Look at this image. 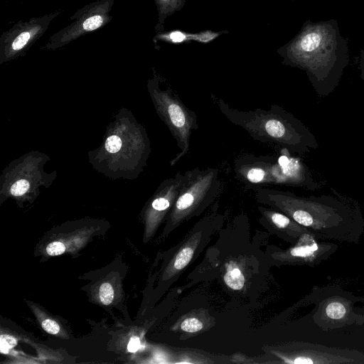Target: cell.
I'll use <instances>...</instances> for the list:
<instances>
[{"instance_id": "9", "label": "cell", "mask_w": 364, "mask_h": 364, "mask_svg": "<svg viewBox=\"0 0 364 364\" xmlns=\"http://www.w3.org/2000/svg\"><path fill=\"white\" fill-rule=\"evenodd\" d=\"M42 157L27 154L13 161L4 175V188L14 197L26 196L36 188L44 184L42 181Z\"/></svg>"}, {"instance_id": "23", "label": "cell", "mask_w": 364, "mask_h": 364, "mask_svg": "<svg viewBox=\"0 0 364 364\" xmlns=\"http://www.w3.org/2000/svg\"><path fill=\"white\" fill-rule=\"evenodd\" d=\"M65 246L60 242H53L46 247L47 254L50 256L59 255L65 252Z\"/></svg>"}, {"instance_id": "11", "label": "cell", "mask_w": 364, "mask_h": 364, "mask_svg": "<svg viewBox=\"0 0 364 364\" xmlns=\"http://www.w3.org/2000/svg\"><path fill=\"white\" fill-rule=\"evenodd\" d=\"M274 184L305 187L309 189L318 188L308 168L299 159L281 156L275 160L273 166Z\"/></svg>"}, {"instance_id": "18", "label": "cell", "mask_w": 364, "mask_h": 364, "mask_svg": "<svg viewBox=\"0 0 364 364\" xmlns=\"http://www.w3.org/2000/svg\"><path fill=\"white\" fill-rule=\"evenodd\" d=\"M225 284L234 290L241 289L245 284V278L240 269H233L228 271L224 276Z\"/></svg>"}, {"instance_id": "15", "label": "cell", "mask_w": 364, "mask_h": 364, "mask_svg": "<svg viewBox=\"0 0 364 364\" xmlns=\"http://www.w3.org/2000/svg\"><path fill=\"white\" fill-rule=\"evenodd\" d=\"M321 316H324L325 321H333L334 324L336 322L341 324L342 321H348L351 310L347 301L333 297L324 301V305L321 309Z\"/></svg>"}, {"instance_id": "24", "label": "cell", "mask_w": 364, "mask_h": 364, "mask_svg": "<svg viewBox=\"0 0 364 364\" xmlns=\"http://www.w3.org/2000/svg\"><path fill=\"white\" fill-rule=\"evenodd\" d=\"M1 350L5 348L6 351L8 350L9 348H13L16 345V340L11 336H1Z\"/></svg>"}, {"instance_id": "6", "label": "cell", "mask_w": 364, "mask_h": 364, "mask_svg": "<svg viewBox=\"0 0 364 364\" xmlns=\"http://www.w3.org/2000/svg\"><path fill=\"white\" fill-rule=\"evenodd\" d=\"M114 2V0H97L79 9L70 17V20L73 21L52 35L41 49L55 50L88 33L105 26L112 19L109 13Z\"/></svg>"}, {"instance_id": "10", "label": "cell", "mask_w": 364, "mask_h": 364, "mask_svg": "<svg viewBox=\"0 0 364 364\" xmlns=\"http://www.w3.org/2000/svg\"><path fill=\"white\" fill-rule=\"evenodd\" d=\"M275 159L269 156L244 155L235 161V178L247 189L274 185Z\"/></svg>"}, {"instance_id": "19", "label": "cell", "mask_w": 364, "mask_h": 364, "mask_svg": "<svg viewBox=\"0 0 364 364\" xmlns=\"http://www.w3.org/2000/svg\"><path fill=\"white\" fill-rule=\"evenodd\" d=\"M37 316L44 331L52 335L64 337L60 326L55 321L48 317H43L39 313Z\"/></svg>"}, {"instance_id": "8", "label": "cell", "mask_w": 364, "mask_h": 364, "mask_svg": "<svg viewBox=\"0 0 364 364\" xmlns=\"http://www.w3.org/2000/svg\"><path fill=\"white\" fill-rule=\"evenodd\" d=\"M338 245L318 240L311 232L304 233L289 248L273 254L274 259L285 264L316 266L336 252Z\"/></svg>"}, {"instance_id": "21", "label": "cell", "mask_w": 364, "mask_h": 364, "mask_svg": "<svg viewBox=\"0 0 364 364\" xmlns=\"http://www.w3.org/2000/svg\"><path fill=\"white\" fill-rule=\"evenodd\" d=\"M203 328V323L196 317H189L181 323L182 331L188 333L198 332Z\"/></svg>"}, {"instance_id": "22", "label": "cell", "mask_w": 364, "mask_h": 364, "mask_svg": "<svg viewBox=\"0 0 364 364\" xmlns=\"http://www.w3.org/2000/svg\"><path fill=\"white\" fill-rule=\"evenodd\" d=\"M99 297L100 301L105 304H109L114 299V289L108 282H104L99 289Z\"/></svg>"}, {"instance_id": "14", "label": "cell", "mask_w": 364, "mask_h": 364, "mask_svg": "<svg viewBox=\"0 0 364 364\" xmlns=\"http://www.w3.org/2000/svg\"><path fill=\"white\" fill-rule=\"evenodd\" d=\"M228 33V31L214 32L212 31H203L196 33H186L180 30H173L169 31H160L156 33L153 38L155 46L159 41L170 43H182L191 41H197L201 43H208L223 33Z\"/></svg>"}, {"instance_id": "3", "label": "cell", "mask_w": 364, "mask_h": 364, "mask_svg": "<svg viewBox=\"0 0 364 364\" xmlns=\"http://www.w3.org/2000/svg\"><path fill=\"white\" fill-rule=\"evenodd\" d=\"M117 116L114 124L107 129L103 144L97 150L92 163L107 176L119 177L125 173L139 174L146 164L150 141L145 129L130 120Z\"/></svg>"}, {"instance_id": "7", "label": "cell", "mask_w": 364, "mask_h": 364, "mask_svg": "<svg viewBox=\"0 0 364 364\" xmlns=\"http://www.w3.org/2000/svg\"><path fill=\"white\" fill-rule=\"evenodd\" d=\"M63 9L41 16L20 20L0 36V64L24 56L46 33L51 21Z\"/></svg>"}, {"instance_id": "17", "label": "cell", "mask_w": 364, "mask_h": 364, "mask_svg": "<svg viewBox=\"0 0 364 364\" xmlns=\"http://www.w3.org/2000/svg\"><path fill=\"white\" fill-rule=\"evenodd\" d=\"M158 12V23L155 26L156 33L164 31L166 18L185 5L186 0H154Z\"/></svg>"}, {"instance_id": "1", "label": "cell", "mask_w": 364, "mask_h": 364, "mask_svg": "<svg viewBox=\"0 0 364 364\" xmlns=\"http://www.w3.org/2000/svg\"><path fill=\"white\" fill-rule=\"evenodd\" d=\"M253 191L259 203L284 213L318 240L358 244L364 233V218L358 203L336 191L332 196L308 197L267 187Z\"/></svg>"}, {"instance_id": "13", "label": "cell", "mask_w": 364, "mask_h": 364, "mask_svg": "<svg viewBox=\"0 0 364 364\" xmlns=\"http://www.w3.org/2000/svg\"><path fill=\"white\" fill-rule=\"evenodd\" d=\"M289 363H356L351 357L325 350L324 348H309L298 350L290 357L284 358Z\"/></svg>"}, {"instance_id": "16", "label": "cell", "mask_w": 364, "mask_h": 364, "mask_svg": "<svg viewBox=\"0 0 364 364\" xmlns=\"http://www.w3.org/2000/svg\"><path fill=\"white\" fill-rule=\"evenodd\" d=\"M200 235L195 234L175 255L169 266V274L178 273L184 269L193 257L195 250L200 242Z\"/></svg>"}, {"instance_id": "25", "label": "cell", "mask_w": 364, "mask_h": 364, "mask_svg": "<svg viewBox=\"0 0 364 364\" xmlns=\"http://www.w3.org/2000/svg\"><path fill=\"white\" fill-rule=\"evenodd\" d=\"M140 347V341L138 337H132L127 344V350L130 353H134Z\"/></svg>"}, {"instance_id": "5", "label": "cell", "mask_w": 364, "mask_h": 364, "mask_svg": "<svg viewBox=\"0 0 364 364\" xmlns=\"http://www.w3.org/2000/svg\"><path fill=\"white\" fill-rule=\"evenodd\" d=\"M217 168L191 170L188 181L169 213L168 221L174 228L183 221L200 215L215 200L223 188Z\"/></svg>"}, {"instance_id": "12", "label": "cell", "mask_w": 364, "mask_h": 364, "mask_svg": "<svg viewBox=\"0 0 364 364\" xmlns=\"http://www.w3.org/2000/svg\"><path fill=\"white\" fill-rule=\"evenodd\" d=\"M258 209L262 215V220L291 245H294L301 235L309 232L279 210L264 206H259Z\"/></svg>"}, {"instance_id": "20", "label": "cell", "mask_w": 364, "mask_h": 364, "mask_svg": "<svg viewBox=\"0 0 364 364\" xmlns=\"http://www.w3.org/2000/svg\"><path fill=\"white\" fill-rule=\"evenodd\" d=\"M321 37L316 33L305 35L301 40L299 46L302 50L310 52L315 50L320 44Z\"/></svg>"}, {"instance_id": "2", "label": "cell", "mask_w": 364, "mask_h": 364, "mask_svg": "<svg viewBox=\"0 0 364 364\" xmlns=\"http://www.w3.org/2000/svg\"><path fill=\"white\" fill-rule=\"evenodd\" d=\"M220 112L255 140L282 146L294 154H304L318 147L314 135L299 119L278 105L268 109L243 111L212 95Z\"/></svg>"}, {"instance_id": "4", "label": "cell", "mask_w": 364, "mask_h": 364, "mask_svg": "<svg viewBox=\"0 0 364 364\" xmlns=\"http://www.w3.org/2000/svg\"><path fill=\"white\" fill-rule=\"evenodd\" d=\"M147 90L158 116L176 141L179 151L170 161L173 166L189 151L192 132L198 129L197 115L170 87H163L156 75L148 80Z\"/></svg>"}]
</instances>
